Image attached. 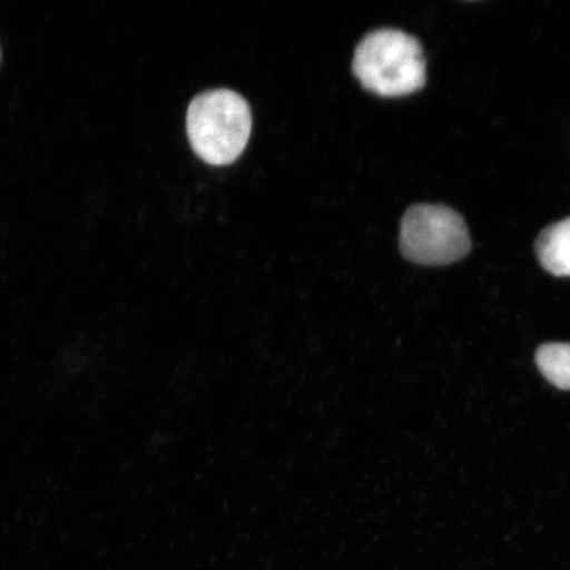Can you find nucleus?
I'll use <instances>...</instances> for the list:
<instances>
[{
  "instance_id": "nucleus-1",
  "label": "nucleus",
  "mask_w": 570,
  "mask_h": 570,
  "mask_svg": "<svg viewBox=\"0 0 570 570\" xmlns=\"http://www.w3.org/2000/svg\"><path fill=\"white\" fill-rule=\"evenodd\" d=\"M353 71L363 88L377 96H409L424 88L423 48L402 31H374L356 47Z\"/></svg>"
},
{
  "instance_id": "nucleus-2",
  "label": "nucleus",
  "mask_w": 570,
  "mask_h": 570,
  "mask_svg": "<svg viewBox=\"0 0 570 570\" xmlns=\"http://www.w3.org/2000/svg\"><path fill=\"white\" fill-rule=\"evenodd\" d=\"M252 125L247 102L232 90L203 92L188 109L190 145L212 166H226L238 159L252 134Z\"/></svg>"
},
{
  "instance_id": "nucleus-3",
  "label": "nucleus",
  "mask_w": 570,
  "mask_h": 570,
  "mask_svg": "<svg viewBox=\"0 0 570 570\" xmlns=\"http://www.w3.org/2000/svg\"><path fill=\"white\" fill-rule=\"evenodd\" d=\"M465 220L443 205H415L405 213L401 229L402 253L424 266H445L470 252Z\"/></svg>"
},
{
  "instance_id": "nucleus-4",
  "label": "nucleus",
  "mask_w": 570,
  "mask_h": 570,
  "mask_svg": "<svg viewBox=\"0 0 570 570\" xmlns=\"http://www.w3.org/2000/svg\"><path fill=\"white\" fill-rule=\"evenodd\" d=\"M537 252L548 273L570 276V218L547 227L538 238Z\"/></svg>"
},
{
  "instance_id": "nucleus-5",
  "label": "nucleus",
  "mask_w": 570,
  "mask_h": 570,
  "mask_svg": "<svg viewBox=\"0 0 570 570\" xmlns=\"http://www.w3.org/2000/svg\"><path fill=\"white\" fill-rule=\"evenodd\" d=\"M537 363L553 386L570 390V344H547L539 348Z\"/></svg>"
}]
</instances>
